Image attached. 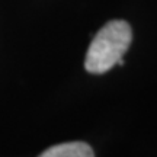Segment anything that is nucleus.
<instances>
[{"mask_svg":"<svg viewBox=\"0 0 157 157\" xmlns=\"http://www.w3.org/2000/svg\"><path fill=\"white\" fill-rule=\"evenodd\" d=\"M38 157H95V154L89 144L82 141H73L50 147Z\"/></svg>","mask_w":157,"mask_h":157,"instance_id":"obj_2","label":"nucleus"},{"mask_svg":"<svg viewBox=\"0 0 157 157\" xmlns=\"http://www.w3.org/2000/svg\"><path fill=\"white\" fill-rule=\"evenodd\" d=\"M132 39V31L125 21H111L99 29L90 44L84 67L92 74H103L118 64L124 66L122 57Z\"/></svg>","mask_w":157,"mask_h":157,"instance_id":"obj_1","label":"nucleus"}]
</instances>
